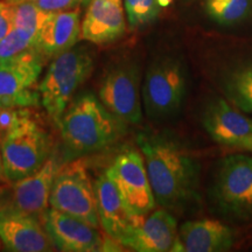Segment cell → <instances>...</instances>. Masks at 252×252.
<instances>
[{
    "instance_id": "obj_1",
    "label": "cell",
    "mask_w": 252,
    "mask_h": 252,
    "mask_svg": "<svg viewBox=\"0 0 252 252\" xmlns=\"http://www.w3.org/2000/svg\"><path fill=\"white\" fill-rule=\"evenodd\" d=\"M137 144L144 156L157 204L176 212L197 200L200 166L174 134L143 132Z\"/></svg>"
},
{
    "instance_id": "obj_2",
    "label": "cell",
    "mask_w": 252,
    "mask_h": 252,
    "mask_svg": "<svg viewBox=\"0 0 252 252\" xmlns=\"http://www.w3.org/2000/svg\"><path fill=\"white\" fill-rule=\"evenodd\" d=\"M125 124L96 96L84 94L69 104L58 126L69 152L83 156L115 144L124 133Z\"/></svg>"
},
{
    "instance_id": "obj_3",
    "label": "cell",
    "mask_w": 252,
    "mask_h": 252,
    "mask_svg": "<svg viewBox=\"0 0 252 252\" xmlns=\"http://www.w3.org/2000/svg\"><path fill=\"white\" fill-rule=\"evenodd\" d=\"M50 157L48 134L28 111H17L9 118L1 138L2 167L13 184L35 173Z\"/></svg>"
},
{
    "instance_id": "obj_4",
    "label": "cell",
    "mask_w": 252,
    "mask_h": 252,
    "mask_svg": "<svg viewBox=\"0 0 252 252\" xmlns=\"http://www.w3.org/2000/svg\"><path fill=\"white\" fill-rule=\"evenodd\" d=\"M94 69V59L86 47H77L53 59L39 86L41 105L59 124L78 88Z\"/></svg>"
},
{
    "instance_id": "obj_5",
    "label": "cell",
    "mask_w": 252,
    "mask_h": 252,
    "mask_svg": "<svg viewBox=\"0 0 252 252\" xmlns=\"http://www.w3.org/2000/svg\"><path fill=\"white\" fill-rule=\"evenodd\" d=\"M187 93V70L181 61L165 58L147 68L141 87L146 117L163 122L180 112Z\"/></svg>"
},
{
    "instance_id": "obj_6",
    "label": "cell",
    "mask_w": 252,
    "mask_h": 252,
    "mask_svg": "<svg viewBox=\"0 0 252 252\" xmlns=\"http://www.w3.org/2000/svg\"><path fill=\"white\" fill-rule=\"evenodd\" d=\"M209 194L222 215L238 220H251L252 156L236 154L220 160Z\"/></svg>"
},
{
    "instance_id": "obj_7",
    "label": "cell",
    "mask_w": 252,
    "mask_h": 252,
    "mask_svg": "<svg viewBox=\"0 0 252 252\" xmlns=\"http://www.w3.org/2000/svg\"><path fill=\"white\" fill-rule=\"evenodd\" d=\"M49 206L99 228L94 187L83 160L60 167L50 191Z\"/></svg>"
},
{
    "instance_id": "obj_8",
    "label": "cell",
    "mask_w": 252,
    "mask_h": 252,
    "mask_svg": "<svg viewBox=\"0 0 252 252\" xmlns=\"http://www.w3.org/2000/svg\"><path fill=\"white\" fill-rule=\"evenodd\" d=\"M141 68L138 63L123 61L106 70L99 87V99L105 108L126 124L143 121Z\"/></svg>"
},
{
    "instance_id": "obj_9",
    "label": "cell",
    "mask_w": 252,
    "mask_h": 252,
    "mask_svg": "<svg viewBox=\"0 0 252 252\" xmlns=\"http://www.w3.org/2000/svg\"><path fill=\"white\" fill-rule=\"evenodd\" d=\"M43 58L36 48L0 62V109L32 108L41 103L35 89L43 68Z\"/></svg>"
},
{
    "instance_id": "obj_10",
    "label": "cell",
    "mask_w": 252,
    "mask_h": 252,
    "mask_svg": "<svg viewBox=\"0 0 252 252\" xmlns=\"http://www.w3.org/2000/svg\"><path fill=\"white\" fill-rule=\"evenodd\" d=\"M106 171L131 215L145 217L153 212L157 201L140 150H124Z\"/></svg>"
},
{
    "instance_id": "obj_11",
    "label": "cell",
    "mask_w": 252,
    "mask_h": 252,
    "mask_svg": "<svg viewBox=\"0 0 252 252\" xmlns=\"http://www.w3.org/2000/svg\"><path fill=\"white\" fill-rule=\"evenodd\" d=\"M43 226L54 248L64 252L113 251L118 244L109 242L98 231L99 228L90 225L77 217L48 209L43 214ZM121 245V244H119Z\"/></svg>"
},
{
    "instance_id": "obj_12",
    "label": "cell",
    "mask_w": 252,
    "mask_h": 252,
    "mask_svg": "<svg viewBox=\"0 0 252 252\" xmlns=\"http://www.w3.org/2000/svg\"><path fill=\"white\" fill-rule=\"evenodd\" d=\"M178 235L175 217L162 208L153 210L132 225L121 245L139 252L176 251Z\"/></svg>"
},
{
    "instance_id": "obj_13",
    "label": "cell",
    "mask_w": 252,
    "mask_h": 252,
    "mask_svg": "<svg viewBox=\"0 0 252 252\" xmlns=\"http://www.w3.org/2000/svg\"><path fill=\"white\" fill-rule=\"evenodd\" d=\"M0 238L12 252H43L54 247L37 216L6 204L0 207Z\"/></svg>"
},
{
    "instance_id": "obj_14",
    "label": "cell",
    "mask_w": 252,
    "mask_h": 252,
    "mask_svg": "<svg viewBox=\"0 0 252 252\" xmlns=\"http://www.w3.org/2000/svg\"><path fill=\"white\" fill-rule=\"evenodd\" d=\"M61 166L58 157L50 156L39 171L13 182L6 206L31 215L43 216L48 210L50 191Z\"/></svg>"
},
{
    "instance_id": "obj_15",
    "label": "cell",
    "mask_w": 252,
    "mask_h": 252,
    "mask_svg": "<svg viewBox=\"0 0 252 252\" xmlns=\"http://www.w3.org/2000/svg\"><path fill=\"white\" fill-rule=\"evenodd\" d=\"M94 187L100 226L110 238L121 244L131 226L143 217L131 215L108 171L96 179Z\"/></svg>"
},
{
    "instance_id": "obj_16",
    "label": "cell",
    "mask_w": 252,
    "mask_h": 252,
    "mask_svg": "<svg viewBox=\"0 0 252 252\" xmlns=\"http://www.w3.org/2000/svg\"><path fill=\"white\" fill-rule=\"evenodd\" d=\"M123 0H90L81 24V39L96 45L117 40L125 33Z\"/></svg>"
},
{
    "instance_id": "obj_17",
    "label": "cell",
    "mask_w": 252,
    "mask_h": 252,
    "mask_svg": "<svg viewBox=\"0 0 252 252\" xmlns=\"http://www.w3.org/2000/svg\"><path fill=\"white\" fill-rule=\"evenodd\" d=\"M202 125L213 140L230 147L252 134V118L223 98L214 99L206 106Z\"/></svg>"
},
{
    "instance_id": "obj_18",
    "label": "cell",
    "mask_w": 252,
    "mask_h": 252,
    "mask_svg": "<svg viewBox=\"0 0 252 252\" xmlns=\"http://www.w3.org/2000/svg\"><path fill=\"white\" fill-rule=\"evenodd\" d=\"M234 243L232 229L220 220H188L179 229L176 251L222 252L230 250Z\"/></svg>"
},
{
    "instance_id": "obj_19",
    "label": "cell",
    "mask_w": 252,
    "mask_h": 252,
    "mask_svg": "<svg viewBox=\"0 0 252 252\" xmlns=\"http://www.w3.org/2000/svg\"><path fill=\"white\" fill-rule=\"evenodd\" d=\"M81 39L80 8L50 13L41 27L36 49L45 59H54L71 49Z\"/></svg>"
},
{
    "instance_id": "obj_20",
    "label": "cell",
    "mask_w": 252,
    "mask_h": 252,
    "mask_svg": "<svg viewBox=\"0 0 252 252\" xmlns=\"http://www.w3.org/2000/svg\"><path fill=\"white\" fill-rule=\"evenodd\" d=\"M224 94L241 111L252 113V63L232 68L224 78Z\"/></svg>"
},
{
    "instance_id": "obj_21",
    "label": "cell",
    "mask_w": 252,
    "mask_h": 252,
    "mask_svg": "<svg viewBox=\"0 0 252 252\" xmlns=\"http://www.w3.org/2000/svg\"><path fill=\"white\" fill-rule=\"evenodd\" d=\"M11 6L13 28L26 31L37 37L41 27L46 23L50 13L37 7L33 1L11 4Z\"/></svg>"
},
{
    "instance_id": "obj_22",
    "label": "cell",
    "mask_w": 252,
    "mask_h": 252,
    "mask_svg": "<svg viewBox=\"0 0 252 252\" xmlns=\"http://www.w3.org/2000/svg\"><path fill=\"white\" fill-rule=\"evenodd\" d=\"M250 0H207L209 14L217 23L234 25L248 14Z\"/></svg>"
},
{
    "instance_id": "obj_23",
    "label": "cell",
    "mask_w": 252,
    "mask_h": 252,
    "mask_svg": "<svg viewBox=\"0 0 252 252\" xmlns=\"http://www.w3.org/2000/svg\"><path fill=\"white\" fill-rule=\"evenodd\" d=\"M37 37L26 31L13 28L0 40V62L7 61L23 53L36 48Z\"/></svg>"
},
{
    "instance_id": "obj_24",
    "label": "cell",
    "mask_w": 252,
    "mask_h": 252,
    "mask_svg": "<svg viewBox=\"0 0 252 252\" xmlns=\"http://www.w3.org/2000/svg\"><path fill=\"white\" fill-rule=\"evenodd\" d=\"M130 26L149 24L159 13L158 0H123Z\"/></svg>"
},
{
    "instance_id": "obj_25",
    "label": "cell",
    "mask_w": 252,
    "mask_h": 252,
    "mask_svg": "<svg viewBox=\"0 0 252 252\" xmlns=\"http://www.w3.org/2000/svg\"><path fill=\"white\" fill-rule=\"evenodd\" d=\"M37 7L48 13L69 11L78 7L82 0H32Z\"/></svg>"
},
{
    "instance_id": "obj_26",
    "label": "cell",
    "mask_w": 252,
    "mask_h": 252,
    "mask_svg": "<svg viewBox=\"0 0 252 252\" xmlns=\"http://www.w3.org/2000/svg\"><path fill=\"white\" fill-rule=\"evenodd\" d=\"M12 30V6L4 0H0V40L4 39Z\"/></svg>"
},
{
    "instance_id": "obj_27",
    "label": "cell",
    "mask_w": 252,
    "mask_h": 252,
    "mask_svg": "<svg viewBox=\"0 0 252 252\" xmlns=\"http://www.w3.org/2000/svg\"><path fill=\"white\" fill-rule=\"evenodd\" d=\"M234 149L241 150V151H247V152L252 153V134L245 137L244 139L238 141L237 144L235 145Z\"/></svg>"
},
{
    "instance_id": "obj_28",
    "label": "cell",
    "mask_w": 252,
    "mask_h": 252,
    "mask_svg": "<svg viewBox=\"0 0 252 252\" xmlns=\"http://www.w3.org/2000/svg\"><path fill=\"white\" fill-rule=\"evenodd\" d=\"M1 130H0V181L2 182H8L7 179H6L5 172H4V167H2V158H1Z\"/></svg>"
},
{
    "instance_id": "obj_29",
    "label": "cell",
    "mask_w": 252,
    "mask_h": 252,
    "mask_svg": "<svg viewBox=\"0 0 252 252\" xmlns=\"http://www.w3.org/2000/svg\"><path fill=\"white\" fill-rule=\"evenodd\" d=\"M2 184H5V182L0 181V202H1L2 196H4V193H5V187L2 186Z\"/></svg>"
},
{
    "instance_id": "obj_30",
    "label": "cell",
    "mask_w": 252,
    "mask_h": 252,
    "mask_svg": "<svg viewBox=\"0 0 252 252\" xmlns=\"http://www.w3.org/2000/svg\"><path fill=\"white\" fill-rule=\"evenodd\" d=\"M4 1L8 2V4H19V2H25V1H32V0H4Z\"/></svg>"
},
{
    "instance_id": "obj_31",
    "label": "cell",
    "mask_w": 252,
    "mask_h": 252,
    "mask_svg": "<svg viewBox=\"0 0 252 252\" xmlns=\"http://www.w3.org/2000/svg\"><path fill=\"white\" fill-rule=\"evenodd\" d=\"M173 0H158V2H159L160 6H168Z\"/></svg>"
},
{
    "instance_id": "obj_32",
    "label": "cell",
    "mask_w": 252,
    "mask_h": 252,
    "mask_svg": "<svg viewBox=\"0 0 252 252\" xmlns=\"http://www.w3.org/2000/svg\"><path fill=\"white\" fill-rule=\"evenodd\" d=\"M1 243H2V241H1V238H0V248H1Z\"/></svg>"
}]
</instances>
